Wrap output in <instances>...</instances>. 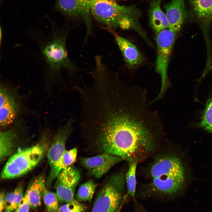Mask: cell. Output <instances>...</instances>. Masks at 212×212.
I'll list each match as a JSON object with an SVG mask.
<instances>
[{
    "label": "cell",
    "instance_id": "6da1fadb",
    "mask_svg": "<svg viewBox=\"0 0 212 212\" xmlns=\"http://www.w3.org/2000/svg\"><path fill=\"white\" fill-rule=\"evenodd\" d=\"M163 132L158 114L148 105L140 104L112 117L96 139L105 153L138 163L159 149Z\"/></svg>",
    "mask_w": 212,
    "mask_h": 212
},
{
    "label": "cell",
    "instance_id": "7a4b0ae2",
    "mask_svg": "<svg viewBox=\"0 0 212 212\" xmlns=\"http://www.w3.org/2000/svg\"><path fill=\"white\" fill-rule=\"evenodd\" d=\"M157 152L147 167L145 191L148 194L169 197L181 194L188 180L183 161L173 151Z\"/></svg>",
    "mask_w": 212,
    "mask_h": 212
},
{
    "label": "cell",
    "instance_id": "3957f363",
    "mask_svg": "<svg viewBox=\"0 0 212 212\" xmlns=\"http://www.w3.org/2000/svg\"><path fill=\"white\" fill-rule=\"evenodd\" d=\"M90 12L106 29L119 27L124 30L132 29L145 41L148 39L139 22L140 12L134 6L120 5L115 1L97 0L92 6Z\"/></svg>",
    "mask_w": 212,
    "mask_h": 212
},
{
    "label": "cell",
    "instance_id": "277c9868",
    "mask_svg": "<svg viewBox=\"0 0 212 212\" xmlns=\"http://www.w3.org/2000/svg\"><path fill=\"white\" fill-rule=\"evenodd\" d=\"M68 32H54L52 38L42 47V54L51 76L59 74L62 68H64L73 76L78 71L77 67L71 61L67 53L66 42Z\"/></svg>",
    "mask_w": 212,
    "mask_h": 212
},
{
    "label": "cell",
    "instance_id": "5b68a950",
    "mask_svg": "<svg viewBox=\"0 0 212 212\" xmlns=\"http://www.w3.org/2000/svg\"><path fill=\"white\" fill-rule=\"evenodd\" d=\"M44 153L42 146L39 145L19 150L5 164L1 174L2 178L11 179L26 173L38 164Z\"/></svg>",
    "mask_w": 212,
    "mask_h": 212
},
{
    "label": "cell",
    "instance_id": "8992f818",
    "mask_svg": "<svg viewBox=\"0 0 212 212\" xmlns=\"http://www.w3.org/2000/svg\"><path fill=\"white\" fill-rule=\"evenodd\" d=\"M155 34L157 48L155 69L161 77V85L160 91L153 102L163 99L170 87L167 74L168 67L176 35L168 28Z\"/></svg>",
    "mask_w": 212,
    "mask_h": 212
},
{
    "label": "cell",
    "instance_id": "52a82bcc",
    "mask_svg": "<svg viewBox=\"0 0 212 212\" xmlns=\"http://www.w3.org/2000/svg\"><path fill=\"white\" fill-rule=\"evenodd\" d=\"M125 173L122 172L113 175L105 184L97 195L91 212L116 211L122 200V193L126 185Z\"/></svg>",
    "mask_w": 212,
    "mask_h": 212
},
{
    "label": "cell",
    "instance_id": "ba28073f",
    "mask_svg": "<svg viewBox=\"0 0 212 212\" xmlns=\"http://www.w3.org/2000/svg\"><path fill=\"white\" fill-rule=\"evenodd\" d=\"M73 126V120L70 118L60 128L55 136L54 142L48 151L47 156L50 172L47 184L49 185L61 171V160L66 150V141L72 131Z\"/></svg>",
    "mask_w": 212,
    "mask_h": 212
},
{
    "label": "cell",
    "instance_id": "9c48e42d",
    "mask_svg": "<svg viewBox=\"0 0 212 212\" xmlns=\"http://www.w3.org/2000/svg\"><path fill=\"white\" fill-rule=\"evenodd\" d=\"M80 178V172L73 165L60 172L57 177L55 186L60 203H65L74 199L75 189Z\"/></svg>",
    "mask_w": 212,
    "mask_h": 212
},
{
    "label": "cell",
    "instance_id": "30bf717a",
    "mask_svg": "<svg viewBox=\"0 0 212 212\" xmlns=\"http://www.w3.org/2000/svg\"><path fill=\"white\" fill-rule=\"evenodd\" d=\"M122 160L118 157L105 153L80 159L81 164L90 174L97 179L101 178L112 167Z\"/></svg>",
    "mask_w": 212,
    "mask_h": 212
},
{
    "label": "cell",
    "instance_id": "8fae6325",
    "mask_svg": "<svg viewBox=\"0 0 212 212\" xmlns=\"http://www.w3.org/2000/svg\"><path fill=\"white\" fill-rule=\"evenodd\" d=\"M19 104L14 94L5 87L0 90V125L4 127L12 123L18 115Z\"/></svg>",
    "mask_w": 212,
    "mask_h": 212
},
{
    "label": "cell",
    "instance_id": "7c38bea8",
    "mask_svg": "<svg viewBox=\"0 0 212 212\" xmlns=\"http://www.w3.org/2000/svg\"><path fill=\"white\" fill-rule=\"evenodd\" d=\"M106 29L114 36L125 61L129 68H136L143 62L144 57L135 45L127 39L115 33L112 29Z\"/></svg>",
    "mask_w": 212,
    "mask_h": 212
},
{
    "label": "cell",
    "instance_id": "4fadbf2b",
    "mask_svg": "<svg viewBox=\"0 0 212 212\" xmlns=\"http://www.w3.org/2000/svg\"><path fill=\"white\" fill-rule=\"evenodd\" d=\"M54 9L69 17H82L87 26V35L92 33L90 18L87 15L80 0H56Z\"/></svg>",
    "mask_w": 212,
    "mask_h": 212
},
{
    "label": "cell",
    "instance_id": "5bb4252c",
    "mask_svg": "<svg viewBox=\"0 0 212 212\" xmlns=\"http://www.w3.org/2000/svg\"><path fill=\"white\" fill-rule=\"evenodd\" d=\"M168 28L177 34L180 31L186 16L185 0H172L164 5Z\"/></svg>",
    "mask_w": 212,
    "mask_h": 212
},
{
    "label": "cell",
    "instance_id": "9a60e30c",
    "mask_svg": "<svg viewBox=\"0 0 212 212\" xmlns=\"http://www.w3.org/2000/svg\"><path fill=\"white\" fill-rule=\"evenodd\" d=\"M162 0H152L149 11V21L152 28L155 33L168 28L166 14L160 7Z\"/></svg>",
    "mask_w": 212,
    "mask_h": 212
},
{
    "label": "cell",
    "instance_id": "2e32d148",
    "mask_svg": "<svg viewBox=\"0 0 212 212\" xmlns=\"http://www.w3.org/2000/svg\"><path fill=\"white\" fill-rule=\"evenodd\" d=\"M45 186L44 179L40 177L35 180L29 186L25 193L31 208L34 209L41 205L42 191Z\"/></svg>",
    "mask_w": 212,
    "mask_h": 212
},
{
    "label": "cell",
    "instance_id": "e0dca14e",
    "mask_svg": "<svg viewBox=\"0 0 212 212\" xmlns=\"http://www.w3.org/2000/svg\"><path fill=\"white\" fill-rule=\"evenodd\" d=\"M197 17L204 22L212 19V0H189Z\"/></svg>",
    "mask_w": 212,
    "mask_h": 212
},
{
    "label": "cell",
    "instance_id": "ac0fdd59",
    "mask_svg": "<svg viewBox=\"0 0 212 212\" xmlns=\"http://www.w3.org/2000/svg\"><path fill=\"white\" fill-rule=\"evenodd\" d=\"M16 138L13 130L1 132L0 134V160L3 161L13 151Z\"/></svg>",
    "mask_w": 212,
    "mask_h": 212
},
{
    "label": "cell",
    "instance_id": "d6986e66",
    "mask_svg": "<svg viewBox=\"0 0 212 212\" xmlns=\"http://www.w3.org/2000/svg\"><path fill=\"white\" fill-rule=\"evenodd\" d=\"M24 196L23 188L21 185H19L14 191L5 195L4 212L14 211Z\"/></svg>",
    "mask_w": 212,
    "mask_h": 212
},
{
    "label": "cell",
    "instance_id": "ffe728a7",
    "mask_svg": "<svg viewBox=\"0 0 212 212\" xmlns=\"http://www.w3.org/2000/svg\"><path fill=\"white\" fill-rule=\"evenodd\" d=\"M97 186L95 183L91 179L82 184L76 194V199L81 202L91 201Z\"/></svg>",
    "mask_w": 212,
    "mask_h": 212
},
{
    "label": "cell",
    "instance_id": "44dd1931",
    "mask_svg": "<svg viewBox=\"0 0 212 212\" xmlns=\"http://www.w3.org/2000/svg\"><path fill=\"white\" fill-rule=\"evenodd\" d=\"M128 163V168L125 175L126 185L128 194L134 198L137 184L136 171L138 163L135 162Z\"/></svg>",
    "mask_w": 212,
    "mask_h": 212
},
{
    "label": "cell",
    "instance_id": "7402d4cb",
    "mask_svg": "<svg viewBox=\"0 0 212 212\" xmlns=\"http://www.w3.org/2000/svg\"><path fill=\"white\" fill-rule=\"evenodd\" d=\"M42 197L47 212H58L59 201L56 193L49 191L45 186Z\"/></svg>",
    "mask_w": 212,
    "mask_h": 212
},
{
    "label": "cell",
    "instance_id": "603a6c76",
    "mask_svg": "<svg viewBox=\"0 0 212 212\" xmlns=\"http://www.w3.org/2000/svg\"><path fill=\"white\" fill-rule=\"evenodd\" d=\"M200 125L204 129L212 133V97L208 100L206 103Z\"/></svg>",
    "mask_w": 212,
    "mask_h": 212
},
{
    "label": "cell",
    "instance_id": "cb8c5ba5",
    "mask_svg": "<svg viewBox=\"0 0 212 212\" xmlns=\"http://www.w3.org/2000/svg\"><path fill=\"white\" fill-rule=\"evenodd\" d=\"M86 209L84 204L74 198L59 206L58 212H85Z\"/></svg>",
    "mask_w": 212,
    "mask_h": 212
},
{
    "label": "cell",
    "instance_id": "d4e9b609",
    "mask_svg": "<svg viewBox=\"0 0 212 212\" xmlns=\"http://www.w3.org/2000/svg\"><path fill=\"white\" fill-rule=\"evenodd\" d=\"M77 149L76 148L65 152L62 158L60 168L63 169L71 165L75 162L77 155Z\"/></svg>",
    "mask_w": 212,
    "mask_h": 212
},
{
    "label": "cell",
    "instance_id": "484cf974",
    "mask_svg": "<svg viewBox=\"0 0 212 212\" xmlns=\"http://www.w3.org/2000/svg\"><path fill=\"white\" fill-rule=\"evenodd\" d=\"M30 204L27 196L25 193L20 204L14 211L15 212H29Z\"/></svg>",
    "mask_w": 212,
    "mask_h": 212
},
{
    "label": "cell",
    "instance_id": "4316f807",
    "mask_svg": "<svg viewBox=\"0 0 212 212\" xmlns=\"http://www.w3.org/2000/svg\"><path fill=\"white\" fill-rule=\"evenodd\" d=\"M97 0H80L87 15L89 17V14L92 5Z\"/></svg>",
    "mask_w": 212,
    "mask_h": 212
},
{
    "label": "cell",
    "instance_id": "83f0119b",
    "mask_svg": "<svg viewBox=\"0 0 212 212\" xmlns=\"http://www.w3.org/2000/svg\"><path fill=\"white\" fill-rule=\"evenodd\" d=\"M5 196L4 193L3 192H1L0 195V212H3L4 209Z\"/></svg>",
    "mask_w": 212,
    "mask_h": 212
},
{
    "label": "cell",
    "instance_id": "f1b7e54d",
    "mask_svg": "<svg viewBox=\"0 0 212 212\" xmlns=\"http://www.w3.org/2000/svg\"><path fill=\"white\" fill-rule=\"evenodd\" d=\"M126 198L125 196L124 198V199H123V201H122V202L120 206L116 210V211L115 212H120V211L121 209V208H122V207L123 206V205L124 203V201L126 199Z\"/></svg>",
    "mask_w": 212,
    "mask_h": 212
},
{
    "label": "cell",
    "instance_id": "f546056e",
    "mask_svg": "<svg viewBox=\"0 0 212 212\" xmlns=\"http://www.w3.org/2000/svg\"><path fill=\"white\" fill-rule=\"evenodd\" d=\"M112 0V1H115V0Z\"/></svg>",
    "mask_w": 212,
    "mask_h": 212
}]
</instances>
